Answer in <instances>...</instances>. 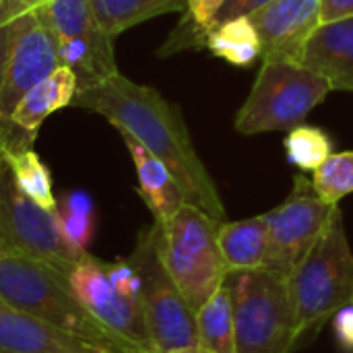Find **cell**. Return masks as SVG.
Returning a JSON list of instances; mask_svg holds the SVG:
<instances>
[{
    "mask_svg": "<svg viewBox=\"0 0 353 353\" xmlns=\"http://www.w3.org/2000/svg\"><path fill=\"white\" fill-rule=\"evenodd\" d=\"M70 105L97 112L110 124L139 141L176 178L186 203L199 207L217 221H225V207L199 157L182 112L157 89L139 85L122 72L77 89Z\"/></svg>",
    "mask_w": 353,
    "mask_h": 353,
    "instance_id": "obj_1",
    "label": "cell"
},
{
    "mask_svg": "<svg viewBox=\"0 0 353 353\" xmlns=\"http://www.w3.org/2000/svg\"><path fill=\"white\" fill-rule=\"evenodd\" d=\"M196 345L213 353H236L234 306L228 281H223L213 296L194 312Z\"/></svg>",
    "mask_w": 353,
    "mask_h": 353,
    "instance_id": "obj_20",
    "label": "cell"
},
{
    "mask_svg": "<svg viewBox=\"0 0 353 353\" xmlns=\"http://www.w3.org/2000/svg\"><path fill=\"white\" fill-rule=\"evenodd\" d=\"M46 0H29L14 23V33L0 83V122L8 120L21 97L58 66L56 37L43 8Z\"/></svg>",
    "mask_w": 353,
    "mask_h": 353,
    "instance_id": "obj_11",
    "label": "cell"
},
{
    "mask_svg": "<svg viewBox=\"0 0 353 353\" xmlns=\"http://www.w3.org/2000/svg\"><path fill=\"white\" fill-rule=\"evenodd\" d=\"M335 207L339 205H329L316 194L312 180L298 174L288 199L263 213L269 232L267 269L290 277L321 238Z\"/></svg>",
    "mask_w": 353,
    "mask_h": 353,
    "instance_id": "obj_10",
    "label": "cell"
},
{
    "mask_svg": "<svg viewBox=\"0 0 353 353\" xmlns=\"http://www.w3.org/2000/svg\"><path fill=\"white\" fill-rule=\"evenodd\" d=\"M219 223L223 221L190 203H184L165 223H155L159 261L194 312L228 277L217 242Z\"/></svg>",
    "mask_w": 353,
    "mask_h": 353,
    "instance_id": "obj_4",
    "label": "cell"
},
{
    "mask_svg": "<svg viewBox=\"0 0 353 353\" xmlns=\"http://www.w3.org/2000/svg\"><path fill=\"white\" fill-rule=\"evenodd\" d=\"M0 165H2V139H0Z\"/></svg>",
    "mask_w": 353,
    "mask_h": 353,
    "instance_id": "obj_34",
    "label": "cell"
},
{
    "mask_svg": "<svg viewBox=\"0 0 353 353\" xmlns=\"http://www.w3.org/2000/svg\"><path fill=\"white\" fill-rule=\"evenodd\" d=\"M0 353H112L0 300Z\"/></svg>",
    "mask_w": 353,
    "mask_h": 353,
    "instance_id": "obj_15",
    "label": "cell"
},
{
    "mask_svg": "<svg viewBox=\"0 0 353 353\" xmlns=\"http://www.w3.org/2000/svg\"><path fill=\"white\" fill-rule=\"evenodd\" d=\"M217 242L228 273L254 271L267 267L269 232H267L265 215H256L242 221L219 223Z\"/></svg>",
    "mask_w": 353,
    "mask_h": 353,
    "instance_id": "obj_18",
    "label": "cell"
},
{
    "mask_svg": "<svg viewBox=\"0 0 353 353\" xmlns=\"http://www.w3.org/2000/svg\"><path fill=\"white\" fill-rule=\"evenodd\" d=\"M58 228L64 240L79 252H87L95 232L93 205L85 192H72L56 205Z\"/></svg>",
    "mask_w": 353,
    "mask_h": 353,
    "instance_id": "obj_25",
    "label": "cell"
},
{
    "mask_svg": "<svg viewBox=\"0 0 353 353\" xmlns=\"http://www.w3.org/2000/svg\"><path fill=\"white\" fill-rule=\"evenodd\" d=\"M0 300L95 347L112 353H139L74 298L66 283V275L39 261L2 252Z\"/></svg>",
    "mask_w": 353,
    "mask_h": 353,
    "instance_id": "obj_2",
    "label": "cell"
},
{
    "mask_svg": "<svg viewBox=\"0 0 353 353\" xmlns=\"http://www.w3.org/2000/svg\"><path fill=\"white\" fill-rule=\"evenodd\" d=\"M139 273V302L155 353L196 345L194 310L163 269L157 254V225L143 230L128 256Z\"/></svg>",
    "mask_w": 353,
    "mask_h": 353,
    "instance_id": "obj_7",
    "label": "cell"
},
{
    "mask_svg": "<svg viewBox=\"0 0 353 353\" xmlns=\"http://www.w3.org/2000/svg\"><path fill=\"white\" fill-rule=\"evenodd\" d=\"M105 265V273L110 283L116 288V292H120L126 298H134L139 300V290H141V279L137 269L132 267V263L128 259L124 261H116V263H103Z\"/></svg>",
    "mask_w": 353,
    "mask_h": 353,
    "instance_id": "obj_28",
    "label": "cell"
},
{
    "mask_svg": "<svg viewBox=\"0 0 353 353\" xmlns=\"http://www.w3.org/2000/svg\"><path fill=\"white\" fill-rule=\"evenodd\" d=\"M248 17L261 37L263 62H300L306 41L323 23L321 0H273Z\"/></svg>",
    "mask_w": 353,
    "mask_h": 353,
    "instance_id": "obj_13",
    "label": "cell"
},
{
    "mask_svg": "<svg viewBox=\"0 0 353 353\" xmlns=\"http://www.w3.org/2000/svg\"><path fill=\"white\" fill-rule=\"evenodd\" d=\"M353 17V0H321L323 23Z\"/></svg>",
    "mask_w": 353,
    "mask_h": 353,
    "instance_id": "obj_31",
    "label": "cell"
},
{
    "mask_svg": "<svg viewBox=\"0 0 353 353\" xmlns=\"http://www.w3.org/2000/svg\"><path fill=\"white\" fill-rule=\"evenodd\" d=\"M283 149L285 159L294 168H298L300 172H314L333 153V141L323 128L304 122L288 130L283 139Z\"/></svg>",
    "mask_w": 353,
    "mask_h": 353,
    "instance_id": "obj_23",
    "label": "cell"
},
{
    "mask_svg": "<svg viewBox=\"0 0 353 353\" xmlns=\"http://www.w3.org/2000/svg\"><path fill=\"white\" fill-rule=\"evenodd\" d=\"M29 0H0V83H2L4 66H6V58L10 50L12 33H14V23H17L21 8Z\"/></svg>",
    "mask_w": 353,
    "mask_h": 353,
    "instance_id": "obj_27",
    "label": "cell"
},
{
    "mask_svg": "<svg viewBox=\"0 0 353 353\" xmlns=\"http://www.w3.org/2000/svg\"><path fill=\"white\" fill-rule=\"evenodd\" d=\"M66 283L74 298L110 331L120 335L139 353H155L141 302L116 292L108 279L103 261H97L89 252L83 254L68 271Z\"/></svg>",
    "mask_w": 353,
    "mask_h": 353,
    "instance_id": "obj_12",
    "label": "cell"
},
{
    "mask_svg": "<svg viewBox=\"0 0 353 353\" xmlns=\"http://www.w3.org/2000/svg\"><path fill=\"white\" fill-rule=\"evenodd\" d=\"M223 4L225 0H186V19L180 21V27L161 48V54L178 52L184 48H203V39L215 25Z\"/></svg>",
    "mask_w": 353,
    "mask_h": 353,
    "instance_id": "obj_24",
    "label": "cell"
},
{
    "mask_svg": "<svg viewBox=\"0 0 353 353\" xmlns=\"http://www.w3.org/2000/svg\"><path fill=\"white\" fill-rule=\"evenodd\" d=\"M269 2H273V0H225V4L221 6L215 23H221V21H228V19H236V17L252 14L254 10L263 8Z\"/></svg>",
    "mask_w": 353,
    "mask_h": 353,
    "instance_id": "obj_30",
    "label": "cell"
},
{
    "mask_svg": "<svg viewBox=\"0 0 353 353\" xmlns=\"http://www.w3.org/2000/svg\"><path fill=\"white\" fill-rule=\"evenodd\" d=\"M312 186L316 194L329 203L339 205L353 192V151L331 153L314 172Z\"/></svg>",
    "mask_w": 353,
    "mask_h": 353,
    "instance_id": "obj_26",
    "label": "cell"
},
{
    "mask_svg": "<svg viewBox=\"0 0 353 353\" xmlns=\"http://www.w3.org/2000/svg\"><path fill=\"white\" fill-rule=\"evenodd\" d=\"M288 283L296 316V347H300L304 337H312L341 306L353 302V252L339 207Z\"/></svg>",
    "mask_w": 353,
    "mask_h": 353,
    "instance_id": "obj_3",
    "label": "cell"
},
{
    "mask_svg": "<svg viewBox=\"0 0 353 353\" xmlns=\"http://www.w3.org/2000/svg\"><path fill=\"white\" fill-rule=\"evenodd\" d=\"M0 242L14 254L39 261L62 275L81 261L58 228L56 209H43L25 196L2 157L0 165Z\"/></svg>",
    "mask_w": 353,
    "mask_h": 353,
    "instance_id": "obj_8",
    "label": "cell"
},
{
    "mask_svg": "<svg viewBox=\"0 0 353 353\" xmlns=\"http://www.w3.org/2000/svg\"><path fill=\"white\" fill-rule=\"evenodd\" d=\"M43 8L56 37L60 66L74 72L79 89L120 72L114 39L97 23L91 0H46Z\"/></svg>",
    "mask_w": 353,
    "mask_h": 353,
    "instance_id": "obj_9",
    "label": "cell"
},
{
    "mask_svg": "<svg viewBox=\"0 0 353 353\" xmlns=\"http://www.w3.org/2000/svg\"><path fill=\"white\" fill-rule=\"evenodd\" d=\"M331 91L327 79L300 62H263L234 126L246 137L288 132L304 124Z\"/></svg>",
    "mask_w": 353,
    "mask_h": 353,
    "instance_id": "obj_6",
    "label": "cell"
},
{
    "mask_svg": "<svg viewBox=\"0 0 353 353\" xmlns=\"http://www.w3.org/2000/svg\"><path fill=\"white\" fill-rule=\"evenodd\" d=\"M2 252H10V250H8V248H6V246H4V244L0 242V254H2Z\"/></svg>",
    "mask_w": 353,
    "mask_h": 353,
    "instance_id": "obj_33",
    "label": "cell"
},
{
    "mask_svg": "<svg viewBox=\"0 0 353 353\" xmlns=\"http://www.w3.org/2000/svg\"><path fill=\"white\" fill-rule=\"evenodd\" d=\"M236 353H292L296 316L288 277L273 269L228 273Z\"/></svg>",
    "mask_w": 353,
    "mask_h": 353,
    "instance_id": "obj_5",
    "label": "cell"
},
{
    "mask_svg": "<svg viewBox=\"0 0 353 353\" xmlns=\"http://www.w3.org/2000/svg\"><path fill=\"white\" fill-rule=\"evenodd\" d=\"M105 35L116 39L126 29L168 12H186V0H91Z\"/></svg>",
    "mask_w": 353,
    "mask_h": 353,
    "instance_id": "obj_21",
    "label": "cell"
},
{
    "mask_svg": "<svg viewBox=\"0 0 353 353\" xmlns=\"http://www.w3.org/2000/svg\"><path fill=\"white\" fill-rule=\"evenodd\" d=\"M77 89V77L66 66H58L50 77L29 89L10 112L8 120L0 122L2 151L33 147L43 120L56 110L70 105Z\"/></svg>",
    "mask_w": 353,
    "mask_h": 353,
    "instance_id": "obj_14",
    "label": "cell"
},
{
    "mask_svg": "<svg viewBox=\"0 0 353 353\" xmlns=\"http://www.w3.org/2000/svg\"><path fill=\"white\" fill-rule=\"evenodd\" d=\"M168 353H213V352L203 350L201 345H192V347H182V350H174V352H168Z\"/></svg>",
    "mask_w": 353,
    "mask_h": 353,
    "instance_id": "obj_32",
    "label": "cell"
},
{
    "mask_svg": "<svg viewBox=\"0 0 353 353\" xmlns=\"http://www.w3.org/2000/svg\"><path fill=\"white\" fill-rule=\"evenodd\" d=\"M120 134H122V139L128 147V153L134 161L141 199L145 201L147 209L151 211L153 221L165 223L186 203L182 188L178 186L172 172L153 153H149L132 137H128L124 132H120Z\"/></svg>",
    "mask_w": 353,
    "mask_h": 353,
    "instance_id": "obj_17",
    "label": "cell"
},
{
    "mask_svg": "<svg viewBox=\"0 0 353 353\" xmlns=\"http://www.w3.org/2000/svg\"><path fill=\"white\" fill-rule=\"evenodd\" d=\"M300 64L327 79L333 91L353 93V17L321 23L306 41Z\"/></svg>",
    "mask_w": 353,
    "mask_h": 353,
    "instance_id": "obj_16",
    "label": "cell"
},
{
    "mask_svg": "<svg viewBox=\"0 0 353 353\" xmlns=\"http://www.w3.org/2000/svg\"><path fill=\"white\" fill-rule=\"evenodd\" d=\"M331 319L337 345L345 353H353V302L341 306Z\"/></svg>",
    "mask_w": 353,
    "mask_h": 353,
    "instance_id": "obj_29",
    "label": "cell"
},
{
    "mask_svg": "<svg viewBox=\"0 0 353 353\" xmlns=\"http://www.w3.org/2000/svg\"><path fill=\"white\" fill-rule=\"evenodd\" d=\"M2 157L14 178V184L25 196H29L33 203H37L43 209H56L58 201L54 196L52 176L46 163L33 151V147L6 149L2 151Z\"/></svg>",
    "mask_w": 353,
    "mask_h": 353,
    "instance_id": "obj_22",
    "label": "cell"
},
{
    "mask_svg": "<svg viewBox=\"0 0 353 353\" xmlns=\"http://www.w3.org/2000/svg\"><path fill=\"white\" fill-rule=\"evenodd\" d=\"M203 48H207L213 56L242 68L254 64L263 54L259 31L248 14L215 23L207 31Z\"/></svg>",
    "mask_w": 353,
    "mask_h": 353,
    "instance_id": "obj_19",
    "label": "cell"
}]
</instances>
